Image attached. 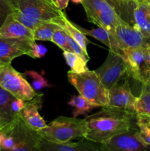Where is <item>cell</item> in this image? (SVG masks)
<instances>
[{
	"mask_svg": "<svg viewBox=\"0 0 150 151\" xmlns=\"http://www.w3.org/2000/svg\"><path fill=\"white\" fill-rule=\"evenodd\" d=\"M85 119L87 130L84 139L104 144L129 131L136 122V114L132 111L107 106L94 114L85 116Z\"/></svg>",
	"mask_w": 150,
	"mask_h": 151,
	"instance_id": "cell-1",
	"label": "cell"
},
{
	"mask_svg": "<svg viewBox=\"0 0 150 151\" xmlns=\"http://www.w3.org/2000/svg\"><path fill=\"white\" fill-rule=\"evenodd\" d=\"M41 140L19 114L11 125L0 130V151H41Z\"/></svg>",
	"mask_w": 150,
	"mask_h": 151,
	"instance_id": "cell-2",
	"label": "cell"
},
{
	"mask_svg": "<svg viewBox=\"0 0 150 151\" xmlns=\"http://www.w3.org/2000/svg\"><path fill=\"white\" fill-rule=\"evenodd\" d=\"M59 10L50 0H17V8L13 10L16 19L31 30L44 22H51L61 17Z\"/></svg>",
	"mask_w": 150,
	"mask_h": 151,
	"instance_id": "cell-3",
	"label": "cell"
},
{
	"mask_svg": "<svg viewBox=\"0 0 150 151\" xmlns=\"http://www.w3.org/2000/svg\"><path fill=\"white\" fill-rule=\"evenodd\" d=\"M86 130L85 118L59 116L50 122L45 128L38 131V133L46 141L62 144L71 142L74 139H84Z\"/></svg>",
	"mask_w": 150,
	"mask_h": 151,
	"instance_id": "cell-4",
	"label": "cell"
},
{
	"mask_svg": "<svg viewBox=\"0 0 150 151\" xmlns=\"http://www.w3.org/2000/svg\"><path fill=\"white\" fill-rule=\"evenodd\" d=\"M67 77L69 83L82 97L98 107L108 106V90L103 85L95 71L88 70L82 73L69 71Z\"/></svg>",
	"mask_w": 150,
	"mask_h": 151,
	"instance_id": "cell-5",
	"label": "cell"
},
{
	"mask_svg": "<svg viewBox=\"0 0 150 151\" xmlns=\"http://www.w3.org/2000/svg\"><path fill=\"white\" fill-rule=\"evenodd\" d=\"M0 86L16 98L25 101H30L38 96L24 75L17 72L11 63L3 64L0 68Z\"/></svg>",
	"mask_w": 150,
	"mask_h": 151,
	"instance_id": "cell-6",
	"label": "cell"
},
{
	"mask_svg": "<svg viewBox=\"0 0 150 151\" xmlns=\"http://www.w3.org/2000/svg\"><path fill=\"white\" fill-rule=\"evenodd\" d=\"M94 71L107 90L120 83L122 79L129 77L124 55L112 50H109L104 63Z\"/></svg>",
	"mask_w": 150,
	"mask_h": 151,
	"instance_id": "cell-7",
	"label": "cell"
},
{
	"mask_svg": "<svg viewBox=\"0 0 150 151\" xmlns=\"http://www.w3.org/2000/svg\"><path fill=\"white\" fill-rule=\"evenodd\" d=\"M81 4L88 22L106 29L114 38L115 27L119 16L110 4L104 0H83Z\"/></svg>",
	"mask_w": 150,
	"mask_h": 151,
	"instance_id": "cell-8",
	"label": "cell"
},
{
	"mask_svg": "<svg viewBox=\"0 0 150 151\" xmlns=\"http://www.w3.org/2000/svg\"><path fill=\"white\" fill-rule=\"evenodd\" d=\"M114 38L122 52L150 44V39L142 33L136 25L129 24L119 16L115 27Z\"/></svg>",
	"mask_w": 150,
	"mask_h": 151,
	"instance_id": "cell-9",
	"label": "cell"
},
{
	"mask_svg": "<svg viewBox=\"0 0 150 151\" xmlns=\"http://www.w3.org/2000/svg\"><path fill=\"white\" fill-rule=\"evenodd\" d=\"M101 145L104 151H150V146L145 144L140 137L136 122L128 131L113 137Z\"/></svg>",
	"mask_w": 150,
	"mask_h": 151,
	"instance_id": "cell-10",
	"label": "cell"
},
{
	"mask_svg": "<svg viewBox=\"0 0 150 151\" xmlns=\"http://www.w3.org/2000/svg\"><path fill=\"white\" fill-rule=\"evenodd\" d=\"M33 39L27 38H6L0 37V62L11 63L16 58L29 55Z\"/></svg>",
	"mask_w": 150,
	"mask_h": 151,
	"instance_id": "cell-11",
	"label": "cell"
},
{
	"mask_svg": "<svg viewBox=\"0 0 150 151\" xmlns=\"http://www.w3.org/2000/svg\"><path fill=\"white\" fill-rule=\"evenodd\" d=\"M108 106L133 111L137 97L132 94L127 78L123 83H119L108 90Z\"/></svg>",
	"mask_w": 150,
	"mask_h": 151,
	"instance_id": "cell-12",
	"label": "cell"
},
{
	"mask_svg": "<svg viewBox=\"0 0 150 151\" xmlns=\"http://www.w3.org/2000/svg\"><path fill=\"white\" fill-rule=\"evenodd\" d=\"M149 45L150 44L123 51L124 57L127 64L129 77H132L133 79L140 83L142 81L143 73Z\"/></svg>",
	"mask_w": 150,
	"mask_h": 151,
	"instance_id": "cell-13",
	"label": "cell"
},
{
	"mask_svg": "<svg viewBox=\"0 0 150 151\" xmlns=\"http://www.w3.org/2000/svg\"><path fill=\"white\" fill-rule=\"evenodd\" d=\"M40 148L41 151H104L101 144L85 139L76 142H69L57 144L46 141L41 138Z\"/></svg>",
	"mask_w": 150,
	"mask_h": 151,
	"instance_id": "cell-14",
	"label": "cell"
},
{
	"mask_svg": "<svg viewBox=\"0 0 150 151\" xmlns=\"http://www.w3.org/2000/svg\"><path fill=\"white\" fill-rule=\"evenodd\" d=\"M42 97L43 95L38 94L33 100L26 101L24 108L19 113L23 120L36 131L45 128L47 125L38 111L41 106Z\"/></svg>",
	"mask_w": 150,
	"mask_h": 151,
	"instance_id": "cell-15",
	"label": "cell"
},
{
	"mask_svg": "<svg viewBox=\"0 0 150 151\" xmlns=\"http://www.w3.org/2000/svg\"><path fill=\"white\" fill-rule=\"evenodd\" d=\"M0 37L6 38H27L33 39L32 30L15 19L13 13L6 18L4 23L0 27Z\"/></svg>",
	"mask_w": 150,
	"mask_h": 151,
	"instance_id": "cell-16",
	"label": "cell"
},
{
	"mask_svg": "<svg viewBox=\"0 0 150 151\" xmlns=\"http://www.w3.org/2000/svg\"><path fill=\"white\" fill-rule=\"evenodd\" d=\"M135 24L142 33L150 39V0H134Z\"/></svg>",
	"mask_w": 150,
	"mask_h": 151,
	"instance_id": "cell-17",
	"label": "cell"
},
{
	"mask_svg": "<svg viewBox=\"0 0 150 151\" xmlns=\"http://www.w3.org/2000/svg\"><path fill=\"white\" fill-rule=\"evenodd\" d=\"M16 97L0 86V130L7 128L11 125L17 117L13 112V100Z\"/></svg>",
	"mask_w": 150,
	"mask_h": 151,
	"instance_id": "cell-18",
	"label": "cell"
},
{
	"mask_svg": "<svg viewBox=\"0 0 150 151\" xmlns=\"http://www.w3.org/2000/svg\"><path fill=\"white\" fill-rule=\"evenodd\" d=\"M51 23L55 24L59 27L61 28L65 32L69 34L74 40H75L80 45L82 50L85 52L88 53L87 47H88V44L90 41L87 38L86 35L79 29L78 25L72 22L70 19H68L67 16L64 12H63V13H62L61 17L53 20Z\"/></svg>",
	"mask_w": 150,
	"mask_h": 151,
	"instance_id": "cell-19",
	"label": "cell"
},
{
	"mask_svg": "<svg viewBox=\"0 0 150 151\" xmlns=\"http://www.w3.org/2000/svg\"><path fill=\"white\" fill-rule=\"evenodd\" d=\"M114 10L116 14L131 25H135L134 21V0H104Z\"/></svg>",
	"mask_w": 150,
	"mask_h": 151,
	"instance_id": "cell-20",
	"label": "cell"
},
{
	"mask_svg": "<svg viewBox=\"0 0 150 151\" xmlns=\"http://www.w3.org/2000/svg\"><path fill=\"white\" fill-rule=\"evenodd\" d=\"M68 104L74 108L72 115L74 117H77L79 115H85L92 109L97 108L98 106L94 103H91L82 95H74L71 98Z\"/></svg>",
	"mask_w": 150,
	"mask_h": 151,
	"instance_id": "cell-21",
	"label": "cell"
},
{
	"mask_svg": "<svg viewBox=\"0 0 150 151\" xmlns=\"http://www.w3.org/2000/svg\"><path fill=\"white\" fill-rule=\"evenodd\" d=\"M139 97H137L133 106V111L136 115L147 116L150 118V90L143 86Z\"/></svg>",
	"mask_w": 150,
	"mask_h": 151,
	"instance_id": "cell-22",
	"label": "cell"
},
{
	"mask_svg": "<svg viewBox=\"0 0 150 151\" xmlns=\"http://www.w3.org/2000/svg\"><path fill=\"white\" fill-rule=\"evenodd\" d=\"M63 55L68 66L71 68V71L75 73H82L88 71L87 63L82 57L71 52L63 51Z\"/></svg>",
	"mask_w": 150,
	"mask_h": 151,
	"instance_id": "cell-23",
	"label": "cell"
},
{
	"mask_svg": "<svg viewBox=\"0 0 150 151\" xmlns=\"http://www.w3.org/2000/svg\"><path fill=\"white\" fill-rule=\"evenodd\" d=\"M59 27L51 22H44L32 29L34 41H51L54 31Z\"/></svg>",
	"mask_w": 150,
	"mask_h": 151,
	"instance_id": "cell-24",
	"label": "cell"
},
{
	"mask_svg": "<svg viewBox=\"0 0 150 151\" xmlns=\"http://www.w3.org/2000/svg\"><path fill=\"white\" fill-rule=\"evenodd\" d=\"M136 125L141 138L145 144L150 146V118L136 115Z\"/></svg>",
	"mask_w": 150,
	"mask_h": 151,
	"instance_id": "cell-25",
	"label": "cell"
},
{
	"mask_svg": "<svg viewBox=\"0 0 150 151\" xmlns=\"http://www.w3.org/2000/svg\"><path fill=\"white\" fill-rule=\"evenodd\" d=\"M24 75H26V77H29L32 79L31 86L35 91H41L44 88L51 87V85L49 83L48 81L41 74L35 72V71L26 70Z\"/></svg>",
	"mask_w": 150,
	"mask_h": 151,
	"instance_id": "cell-26",
	"label": "cell"
},
{
	"mask_svg": "<svg viewBox=\"0 0 150 151\" xmlns=\"http://www.w3.org/2000/svg\"><path fill=\"white\" fill-rule=\"evenodd\" d=\"M51 41L54 43V44H55L57 47H60L63 51L71 52H73L70 47H69L67 41H66L64 31L60 27H58L54 31Z\"/></svg>",
	"mask_w": 150,
	"mask_h": 151,
	"instance_id": "cell-27",
	"label": "cell"
},
{
	"mask_svg": "<svg viewBox=\"0 0 150 151\" xmlns=\"http://www.w3.org/2000/svg\"><path fill=\"white\" fill-rule=\"evenodd\" d=\"M47 52V49L41 44H37L35 41L31 43V49L28 55L32 58H41Z\"/></svg>",
	"mask_w": 150,
	"mask_h": 151,
	"instance_id": "cell-28",
	"label": "cell"
},
{
	"mask_svg": "<svg viewBox=\"0 0 150 151\" xmlns=\"http://www.w3.org/2000/svg\"><path fill=\"white\" fill-rule=\"evenodd\" d=\"M13 12V8L8 0H0V27L2 25L6 18Z\"/></svg>",
	"mask_w": 150,
	"mask_h": 151,
	"instance_id": "cell-29",
	"label": "cell"
},
{
	"mask_svg": "<svg viewBox=\"0 0 150 151\" xmlns=\"http://www.w3.org/2000/svg\"><path fill=\"white\" fill-rule=\"evenodd\" d=\"M141 83H142L143 86L144 87L150 86V45L148 48L147 58L146 60L144 73H143Z\"/></svg>",
	"mask_w": 150,
	"mask_h": 151,
	"instance_id": "cell-30",
	"label": "cell"
},
{
	"mask_svg": "<svg viewBox=\"0 0 150 151\" xmlns=\"http://www.w3.org/2000/svg\"><path fill=\"white\" fill-rule=\"evenodd\" d=\"M26 101L25 100H21V99L19 98H15V100H13V105H12V107H13V111L16 114L20 113L22 109L24 108L25 105H26Z\"/></svg>",
	"mask_w": 150,
	"mask_h": 151,
	"instance_id": "cell-31",
	"label": "cell"
},
{
	"mask_svg": "<svg viewBox=\"0 0 150 151\" xmlns=\"http://www.w3.org/2000/svg\"><path fill=\"white\" fill-rule=\"evenodd\" d=\"M69 0H50L51 3L59 10H63L67 7Z\"/></svg>",
	"mask_w": 150,
	"mask_h": 151,
	"instance_id": "cell-32",
	"label": "cell"
},
{
	"mask_svg": "<svg viewBox=\"0 0 150 151\" xmlns=\"http://www.w3.org/2000/svg\"><path fill=\"white\" fill-rule=\"evenodd\" d=\"M10 4H11V6L13 7V10H16L17 8V0H8Z\"/></svg>",
	"mask_w": 150,
	"mask_h": 151,
	"instance_id": "cell-33",
	"label": "cell"
},
{
	"mask_svg": "<svg viewBox=\"0 0 150 151\" xmlns=\"http://www.w3.org/2000/svg\"><path fill=\"white\" fill-rule=\"evenodd\" d=\"M74 3H76V4H81L83 0H71Z\"/></svg>",
	"mask_w": 150,
	"mask_h": 151,
	"instance_id": "cell-34",
	"label": "cell"
},
{
	"mask_svg": "<svg viewBox=\"0 0 150 151\" xmlns=\"http://www.w3.org/2000/svg\"><path fill=\"white\" fill-rule=\"evenodd\" d=\"M2 65H3V64H2V63H1V62H0V68H1V66H2Z\"/></svg>",
	"mask_w": 150,
	"mask_h": 151,
	"instance_id": "cell-35",
	"label": "cell"
}]
</instances>
